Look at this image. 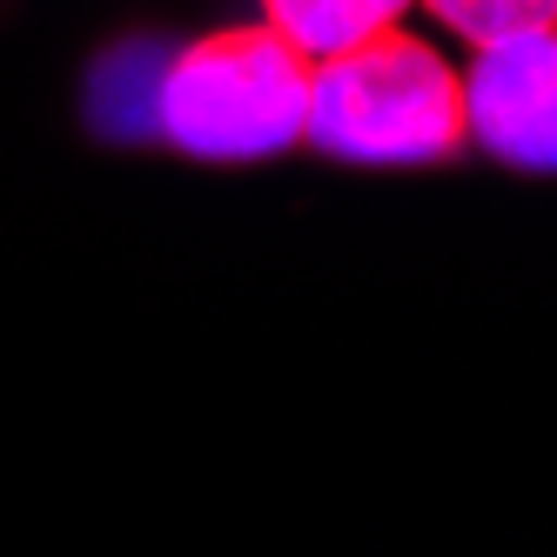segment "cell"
I'll return each instance as SVG.
<instances>
[{"mask_svg":"<svg viewBox=\"0 0 557 557\" xmlns=\"http://www.w3.org/2000/svg\"><path fill=\"white\" fill-rule=\"evenodd\" d=\"M302 141H315L336 162H370V169L457 162L470 148L463 74H450L417 34L376 27L370 41L309 67Z\"/></svg>","mask_w":557,"mask_h":557,"instance_id":"cell-1","label":"cell"},{"mask_svg":"<svg viewBox=\"0 0 557 557\" xmlns=\"http://www.w3.org/2000/svg\"><path fill=\"white\" fill-rule=\"evenodd\" d=\"M463 114L470 141L497 162L557 175V21L476 48L463 74Z\"/></svg>","mask_w":557,"mask_h":557,"instance_id":"cell-3","label":"cell"},{"mask_svg":"<svg viewBox=\"0 0 557 557\" xmlns=\"http://www.w3.org/2000/svg\"><path fill=\"white\" fill-rule=\"evenodd\" d=\"M269 8V27L309 61H330L356 41H370L376 27H396V14L410 0H262Z\"/></svg>","mask_w":557,"mask_h":557,"instance_id":"cell-4","label":"cell"},{"mask_svg":"<svg viewBox=\"0 0 557 557\" xmlns=\"http://www.w3.org/2000/svg\"><path fill=\"white\" fill-rule=\"evenodd\" d=\"M423 8L444 27H457L470 48H491L504 34H531L557 21V0H423Z\"/></svg>","mask_w":557,"mask_h":557,"instance_id":"cell-5","label":"cell"},{"mask_svg":"<svg viewBox=\"0 0 557 557\" xmlns=\"http://www.w3.org/2000/svg\"><path fill=\"white\" fill-rule=\"evenodd\" d=\"M309 54H296L269 21L262 27H222L182 48L154 95L162 128L195 162H256L302 141L309 114Z\"/></svg>","mask_w":557,"mask_h":557,"instance_id":"cell-2","label":"cell"}]
</instances>
